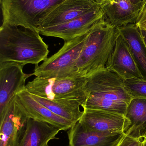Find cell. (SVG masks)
Instances as JSON below:
<instances>
[{
	"label": "cell",
	"instance_id": "6da1fadb",
	"mask_svg": "<svg viewBox=\"0 0 146 146\" xmlns=\"http://www.w3.org/2000/svg\"><path fill=\"white\" fill-rule=\"evenodd\" d=\"M2 24L0 28V63L13 62L35 67L48 59L49 46L39 32Z\"/></svg>",
	"mask_w": 146,
	"mask_h": 146
},
{
	"label": "cell",
	"instance_id": "7a4b0ae2",
	"mask_svg": "<svg viewBox=\"0 0 146 146\" xmlns=\"http://www.w3.org/2000/svg\"><path fill=\"white\" fill-rule=\"evenodd\" d=\"M119 33L105 17L90 29L76 61L77 75L87 78L105 69Z\"/></svg>",
	"mask_w": 146,
	"mask_h": 146
},
{
	"label": "cell",
	"instance_id": "3957f363",
	"mask_svg": "<svg viewBox=\"0 0 146 146\" xmlns=\"http://www.w3.org/2000/svg\"><path fill=\"white\" fill-rule=\"evenodd\" d=\"M86 77L44 78L36 76L25 86L31 94L37 95L75 110H80L87 94L85 86Z\"/></svg>",
	"mask_w": 146,
	"mask_h": 146
},
{
	"label": "cell",
	"instance_id": "277c9868",
	"mask_svg": "<svg viewBox=\"0 0 146 146\" xmlns=\"http://www.w3.org/2000/svg\"><path fill=\"white\" fill-rule=\"evenodd\" d=\"M65 1L2 0V24L37 31L39 22Z\"/></svg>",
	"mask_w": 146,
	"mask_h": 146
},
{
	"label": "cell",
	"instance_id": "5b68a950",
	"mask_svg": "<svg viewBox=\"0 0 146 146\" xmlns=\"http://www.w3.org/2000/svg\"><path fill=\"white\" fill-rule=\"evenodd\" d=\"M88 31L65 42L58 52L35 67L32 75L44 78L77 76L76 62L85 44Z\"/></svg>",
	"mask_w": 146,
	"mask_h": 146
},
{
	"label": "cell",
	"instance_id": "8992f818",
	"mask_svg": "<svg viewBox=\"0 0 146 146\" xmlns=\"http://www.w3.org/2000/svg\"><path fill=\"white\" fill-rule=\"evenodd\" d=\"M85 88L88 97L127 103L133 98L125 87L124 80L106 68L87 77Z\"/></svg>",
	"mask_w": 146,
	"mask_h": 146
},
{
	"label": "cell",
	"instance_id": "52a82bcc",
	"mask_svg": "<svg viewBox=\"0 0 146 146\" xmlns=\"http://www.w3.org/2000/svg\"><path fill=\"white\" fill-rule=\"evenodd\" d=\"M29 117L17 94L10 100L0 119V146H18Z\"/></svg>",
	"mask_w": 146,
	"mask_h": 146
},
{
	"label": "cell",
	"instance_id": "ba28073f",
	"mask_svg": "<svg viewBox=\"0 0 146 146\" xmlns=\"http://www.w3.org/2000/svg\"><path fill=\"white\" fill-rule=\"evenodd\" d=\"M105 17V7H100L66 23L38 31L42 35L59 38L66 42L88 31Z\"/></svg>",
	"mask_w": 146,
	"mask_h": 146
},
{
	"label": "cell",
	"instance_id": "9c48e42d",
	"mask_svg": "<svg viewBox=\"0 0 146 146\" xmlns=\"http://www.w3.org/2000/svg\"><path fill=\"white\" fill-rule=\"evenodd\" d=\"M24 65L13 62L0 63V119L11 99L25 88V82L32 74L23 72Z\"/></svg>",
	"mask_w": 146,
	"mask_h": 146
},
{
	"label": "cell",
	"instance_id": "30bf717a",
	"mask_svg": "<svg viewBox=\"0 0 146 146\" xmlns=\"http://www.w3.org/2000/svg\"><path fill=\"white\" fill-rule=\"evenodd\" d=\"M106 69L115 73L124 80L145 79L127 43L120 33L107 62Z\"/></svg>",
	"mask_w": 146,
	"mask_h": 146
},
{
	"label": "cell",
	"instance_id": "8fae6325",
	"mask_svg": "<svg viewBox=\"0 0 146 146\" xmlns=\"http://www.w3.org/2000/svg\"><path fill=\"white\" fill-rule=\"evenodd\" d=\"M79 122L87 130L93 132L125 133L128 122L125 115L101 110L83 109Z\"/></svg>",
	"mask_w": 146,
	"mask_h": 146
},
{
	"label": "cell",
	"instance_id": "7c38bea8",
	"mask_svg": "<svg viewBox=\"0 0 146 146\" xmlns=\"http://www.w3.org/2000/svg\"><path fill=\"white\" fill-rule=\"evenodd\" d=\"M102 7L93 0H66L39 22L37 31L66 23Z\"/></svg>",
	"mask_w": 146,
	"mask_h": 146
},
{
	"label": "cell",
	"instance_id": "4fadbf2b",
	"mask_svg": "<svg viewBox=\"0 0 146 146\" xmlns=\"http://www.w3.org/2000/svg\"><path fill=\"white\" fill-rule=\"evenodd\" d=\"M69 130V146H118L125 135L123 131H89L79 121Z\"/></svg>",
	"mask_w": 146,
	"mask_h": 146
},
{
	"label": "cell",
	"instance_id": "5bb4252c",
	"mask_svg": "<svg viewBox=\"0 0 146 146\" xmlns=\"http://www.w3.org/2000/svg\"><path fill=\"white\" fill-rule=\"evenodd\" d=\"M16 94L29 118L49 123L61 131L69 130L73 125L35 100L25 88Z\"/></svg>",
	"mask_w": 146,
	"mask_h": 146
},
{
	"label": "cell",
	"instance_id": "9a60e30c",
	"mask_svg": "<svg viewBox=\"0 0 146 146\" xmlns=\"http://www.w3.org/2000/svg\"><path fill=\"white\" fill-rule=\"evenodd\" d=\"M61 131L49 123L29 118L24 135L18 146H49Z\"/></svg>",
	"mask_w": 146,
	"mask_h": 146
},
{
	"label": "cell",
	"instance_id": "2e32d148",
	"mask_svg": "<svg viewBox=\"0 0 146 146\" xmlns=\"http://www.w3.org/2000/svg\"><path fill=\"white\" fill-rule=\"evenodd\" d=\"M142 9L130 0H117L105 7V19L117 27L136 24Z\"/></svg>",
	"mask_w": 146,
	"mask_h": 146
},
{
	"label": "cell",
	"instance_id": "e0dca14e",
	"mask_svg": "<svg viewBox=\"0 0 146 146\" xmlns=\"http://www.w3.org/2000/svg\"><path fill=\"white\" fill-rule=\"evenodd\" d=\"M125 116L128 126L124 134L141 141L146 132V98H133Z\"/></svg>",
	"mask_w": 146,
	"mask_h": 146
},
{
	"label": "cell",
	"instance_id": "ac0fdd59",
	"mask_svg": "<svg viewBox=\"0 0 146 146\" xmlns=\"http://www.w3.org/2000/svg\"><path fill=\"white\" fill-rule=\"evenodd\" d=\"M117 27L127 43L143 77L146 80V45L140 28L136 24Z\"/></svg>",
	"mask_w": 146,
	"mask_h": 146
},
{
	"label": "cell",
	"instance_id": "d6986e66",
	"mask_svg": "<svg viewBox=\"0 0 146 146\" xmlns=\"http://www.w3.org/2000/svg\"><path fill=\"white\" fill-rule=\"evenodd\" d=\"M32 97L39 103L48 108L51 111L66 119L73 124L79 121L83 114V111L75 110L60 104L51 101L47 99L31 94Z\"/></svg>",
	"mask_w": 146,
	"mask_h": 146
},
{
	"label": "cell",
	"instance_id": "ffe728a7",
	"mask_svg": "<svg viewBox=\"0 0 146 146\" xmlns=\"http://www.w3.org/2000/svg\"><path fill=\"white\" fill-rule=\"evenodd\" d=\"M128 104L123 101L88 96L82 107L83 109L103 110L125 115Z\"/></svg>",
	"mask_w": 146,
	"mask_h": 146
},
{
	"label": "cell",
	"instance_id": "44dd1931",
	"mask_svg": "<svg viewBox=\"0 0 146 146\" xmlns=\"http://www.w3.org/2000/svg\"><path fill=\"white\" fill-rule=\"evenodd\" d=\"M124 85L132 98H146L145 79H127L124 80Z\"/></svg>",
	"mask_w": 146,
	"mask_h": 146
},
{
	"label": "cell",
	"instance_id": "7402d4cb",
	"mask_svg": "<svg viewBox=\"0 0 146 146\" xmlns=\"http://www.w3.org/2000/svg\"><path fill=\"white\" fill-rule=\"evenodd\" d=\"M141 142L139 140L125 135L123 139L118 146H141Z\"/></svg>",
	"mask_w": 146,
	"mask_h": 146
},
{
	"label": "cell",
	"instance_id": "603a6c76",
	"mask_svg": "<svg viewBox=\"0 0 146 146\" xmlns=\"http://www.w3.org/2000/svg\"><path fill=\"white\" fill-rule=\"evenodd\" d=\"M136 25L140 28L146 31V10L142 11L141 13Z\"/></svg>",
	"mask_w": 146,
	"mask_h": 146
},
{
	"label": "cell",
	"instance_id": "cb8c5ba5",
	"mask_svg": "<svg viewBox=\"0 0 146 146\" xmlns=\"http://www.w3.org/2000/svg\"><path fill=\"white\" fill-rule=\"evenodd\" d=\"M96 3L103 7L115 3L117 0H93Z\"/></svg>",
	"mask_w": 146,
	"mask_h": 146
},
{
	"label": "cell",
	"instance_id": "d4e9b609",
	"mask_svg": "<svg viewBox=\"0 0 146 146\" xmlns=\"http://www.w3.org/2000/svg\"><path fill=\"white\" fill-rule=\"evenodd\" d=\"M146 1V0H130L132 3H133L137 7L141 8L142 10Z\"/></svg>",
	"mask_w": 146,
	"mask_h": 146
},
{
	"label": "cell",
	"instance_id": "484cf974",
	"mask_svg": "<svg viewBox=\"0 0 146 146\" xmlns=\"http://www.w3.org/2000/svg\"><path fill=\"white\" fill-rule=\"evenodd\" d=\"M140 30L141 33L143 40H144V42H145V44L146 45V31L145 30H143V29H141V28H140Z\"/></svg>",
	"mask_w": 146,
	"mask_h": 146
},
{
	"label": "cell",
	"instance_id": "4316f807",
	"mask_svg": "<svg viewBox=\"0 0 146 146\" xmlns=\"http://www.w3.org/2000/svg\"><path fill=\"white\" fill-rule=\"evenodd\" d=\"M141 142V146H146V140H143Z\"/></svg>",
	"mask_w": 146,
	"mask_h": 146
},
{
	"label": "cell",
	"instance_id": "83f0119b",
	"mask_svg": "<svg viewBox=\"0 0 146 146\" xmlns=\"http://www.w3.org/2000/svg\"><path fill=\"white\" fill-rule=\"evenodd\" d=\"M146 10V1L145 3V4H144V7H143V9H142V11L141 12H142L143 11H144V10Z\"/></svg>",
	"mask_w": 146,
	"mask_h": 146
},
{
	"label": "cell",
	"instance_id": "f1b7e54d",
	"mask_svg": "<svg viewBox=\"0 0 146 146\" xmlns=\"http://www.w3.org/2000/svg\"><path fill=\"white\" fill-rule=\"evenodd\" d=\"M143 140H146V132L145 133V135H144V136L142 138V139L141 140V141H142Z\"/></svg>",
	"mask_w": 146,
	"mask_h": 146
},
{
	"label": "cell",
	"instance_id": "f546056e",
	"mask_svg": "<svg viewBox=\"0 0 146 146\" xmlns=\"http://www.w3.org/2000/svg\"><path fill=\"white\" fill-rule=\"evenodd\" d=\"M2 1V0H0V3H1Z\"/></svg>",
	"mask_w": 146,
	"mask_h": 146
}]
</instances>
